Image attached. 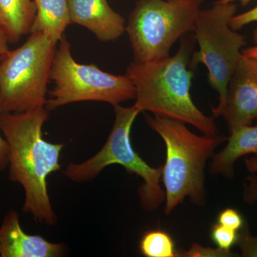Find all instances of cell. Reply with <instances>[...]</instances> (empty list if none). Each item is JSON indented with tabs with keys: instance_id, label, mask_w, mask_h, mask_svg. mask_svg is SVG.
<instances>
[{
	"instance_id": "15",
	"label": "cell",
	"mask_w": 257,
	"mask_h": 257,
	"mask_svg": "<svg viewBox=\"0 0 257 257\" xmlns=\"http://www.w3.org/2000/svg\"><path fill=\"white\" fill-rule=\"evenodd\" d=\"M140 249L147 257H178L175 241L169 233L162 229L145 232L140 240Z\"/></svg>"
},
{
	"instance_id": "23",
	"label": "cell",
	"mask_w": 257,
	"mask_h": 257,
	"mask_svg": "<svg viewBox=\"0 0 257 257\" xmlns=\"http://www.w3.org/2000/svg\"><path fill=\"white\" fill-rule=\"evenodd\" d=\"M253 39L255 42H257V28L255 29L253 32ZM241 54L245 57H251V58L257 59V45L256 46L248 47L243 49Z\"/></svg>"
},
{
	"instance_id": "24",
	"label": "cell",
	"mask_w": 257,
	"mask_h": 257,
	"mask_svg": "<svg viewBox=\"0 0 257 257\" xmlns=\"http://www.w3.org/2000/svg\"><path fill=\"white\" fill-rule=\"evenodd\" d=\"M244 165L246 170L250 173H257V158L256 157L245 158Z\"/></svg>"
},
{
	"instance_id": "13",
	"label": "cell",
	"mask_w": 257,
	"mask_h": 257,
	"mask_svg": "<svg viewBox=\"0 0 257 257\" xmlns=\"http://www.w3.org/2000/svg\"><path fill=\"white\" fill-rule=\"evenodd\" d=\"M36 15L31 32H40L57 44L72 24L68 0H35Z\"/></svg>"
},
{
	"instance_id": "25",
	"label": "cell",
	"mask_w": 257,
	"mask_h": 257,
	"mask_svg": "<svg viewBox=\"0 0 257 257\" xmlns=\"http://www.w3.org/2000/svg\"><path fill=\"white\" fill-rule=\"evenodd\" d=\"M8 43L9 42H8V38L5 36L3 32L0 30V59L9 50Z\"/></svg>"
},
{
	"instance_id": "22",
	"label": "cell",
	"mask_w": 257,
	"mask_h": 257,
	"mask_svg": "<svg viewBox=\"0 0 257 257\" xmlns=\"http://www.w3.org/2000/svg\"><path fill=\"white\" fill-rule=\"evenodd\" d=\"M9 166V146L5 138L0 136V173Z\"/></svg>"
},
{
	"instance_id": "19",
	"label": "cell",
	"mask_w": 257,
	"mask_h": 257,
	"mask_svg": "<svg viewBox=\"0 0 257 257\" xmlns=\"http://www.w3.org/2000/svg\"><path fill=\"white\" fill-rule=\"evenodd\" d=\"M245 222L239 211L232 208H226L217 216V223L235 231H239Z\"/></svg>"
},
{
	"instance_id": "16",
	"label": "cell",
	"mask_w": 257,
	"mask_h": 257,
	"mask_svg": "<svg viewBox=\"0 0 257 257\" xmlns=\"http://www.w3.org/2000/svg\"><path fill=\"white\" fill-rule=\"evenodd\" d=\"M210 237L217 247L229 251L237 242L238 231L216 222L211 226Z\"/></svg>"
},
{
	"instance_id": "5",
	"label": "cell",
	"mask_w": 257,
	"mask_h": 257,
	"mask_svg": "<svg viewBox=\"0 0 257 257\" xmlns=\"http://www.w3.org/2000/svg\"><path fill=\"white\" fill-rule=\"evenodd\" d=\"M56 47L43 34L31 32L22 46L0 59V114L46 105Z\"/></svg>"
},
{
	"instance_id": "6",
	"label": "cell",
	"mask_w": 257,
	"mask_h": 257,
	"mask_svg": "<svg viewBox=\"0 0 257 257\" xmlns=\"http://www.w3.org/2000/svg\"><path fill=\"white\" fill-rule=\"evenodd\" d=\"M203 0H137L126 25L134 61L170 56L179 38L194 32Z\"/></svg>"
},
{
	"instance_id": "1",
	"label": "cell",
	"mask_w": 257,
	"mask_h": 257,
	"mask_svg": "<svg viewBox=\"0 0 257 257\" xmlns=\"http://www.w3.org/2000/svg\"><path fill=\"white\" fill-rule=\"evenodd\" d=\"M50 117L45 106L21 113L0 114V131L9 146V179L25 191L24 212L53 226L57 218L51 204L47 177L60 170L63 144L48 143L42 127Z\"/></svg>"
},
{
	"instance_id": "7",
	"label": "cell",
	"mask_w": 257,
	"mask_h": 257,
	"mask_svg": "<svg viewBox=\"0 0 257 257\" xmlns=\"http://www.w3.org/2000/svg\"><path fill=\"white\" fill-rule=\"evenodd\" d=\"M236 10L234 3L216 1L212 8L200 10L193 32L199 51L192 54L191 67L204 64L209 84L219 94V104L211 107L214 118L222 114L228 84L242 57L241 49L246 45V37L229 26Z\"/></svg>"
},
{
	"instance_id": "20",
	"label": "cell",
	"mask_w": 257,
	"mask_h": 257,
	"mask_svg": "<svg viewBox=\"0 0 257 257\" xmlns=\"http://www.w3.org/2000/svg\"><path fill=\"white\" fill-rule=\"evenodd\" d=\"M255 22H257V5L245 13L235 15L230 21L229 26L232 30L237 31L243 27Z\"/></svg>"
},
{
	"instance_id": "11",
	"label": "cell",
	"mask_w": 257,
	"mask_h": 257,
	"mask_svg": "<svg viewBox=\"0 0 257 257\" xmlns=\"http://www.w3.org/2000/svg\"><path fill=\"white\" fill-rule=\"evenodd\" d=\"M72 24L92 32L99 41L114 42L126 32V21L108 0H68Z\"/></svg>"
},
{
	"instance_id": "17",
	"label": "cell",
	"mask_w": 257,
	"mask_h": 257,
	"mask_svg": "<svg viewBox=\"0 0 257 257\" xmlns=\"http://www.w3.org/2000/svg\"><path fill=\"white\" fill-rule=\"evenodd\" d=\"M178 257H237L239 253L231 250H224L219 247H205L197 243H194L187 250H177Z\"/></svg>"
},
{
	"instance_id": "3",
	"label": "cell",
	"mask_w": 257,
	"mask_h": 257,
	"mask_svg": "<svg viewBox=\"0 0 257 257\" xmlns=\"http://www.w3.org/2000/svg\"><path fill=\"white\" fill-rule=\"evenodd\" d=\"M146 120L165 144L167 156L162 175L165 214L170 215L186 198L199 207L205 205L206 165L216 149L227 138L204 134L200 136L192 133L182 121L157 115L147 116Z\"/></svg>"
},
{
	"instance_id": "12",
	"label": "cell",
	"mask_w": 257,
	"mask_h": 257,
	"mask_svg": "<svg viewBox=\"0 0 257 257\" xmlns=\"http://www.w3.org/2000/svg\"><path fill=\"white\" fill-rule=\"evenodd\" d=\"M229 134L226 146L211 157L209 172L231 179L235 175V163L239 158L248 155L257 158V124L242 126Z\"/></svg>"
},
{
	"instance_id": "18",
	"label": "cell",
	"mask_w": 257,
	"mask_h": 257,
	"mask_svg": "<svg viewBox=\"0 0 257 257\" xmlns=\"http://www.w3.org/2000/svg\"><path fill=\"white\" fill-rule=\"evenodd\" d=\"M236 244L240 248V256L257 257V234L252 236L250 233L247 223L238 231Z\"/></svg>"
},
{
	"instance_id": "8",
	"label": "cell",
	"mask_w": 257,
	"mask_h": 257,
	"mask_svg": "<svg viewBox=\"0 0 257 257\" xmlns=\"http://www.w3.org/2000/svg\"><path fill=\"white\" fill-rule=\"evenodd\" d=\"M56 48L50 79L54 82L45 107L49 111L79 101H102L112 106L136 97L126 75L108 73L93 64H81L72 57L65 35Z\"/></svg>"
},
{
	"instance_id": "26",
	"label": "cell",
	"mask_w": 257,
	"mask_h": 257,
	"mask_svg": "<svg viewBox=\"0 0 257 257\" xmlns=\"http://www.w3.org/2000/svg\"><path fill=\"white\" fill-rule=\"evenodd\" d=\"M252 0H218L217 2L221 3H235V2H239L243 6H246L249 4Z\"/></svg>"
},
{
	"instance_id": "9",
	"label": "cell",
	"mask_w": 257,
	"mask_h": 257,
	"mask_svg": "<svg viewBox=\"0 0 257 257\" xmlns=\"http://www.w3.org/2000/svg\"><path fill=\"white\" fill-rule=\"evenodd\" d=\"M221 116L229 133L257 120V59L242 55L228 84Z\"/></svg>"
},
{
	"instance_id": "4",
	"label": "cell",
	"mask_w": 257,
	"mask_h": 257,
	"mask_svg": "<svg viewBox=\"0 0 257 257\" xmlns=\"http://www.w3.org/2000/svg\"><path fill=\"white\" fill-rule=\"evenodd\" d=\"M113 106L114 125L104 146L85 162L69 164L64 174L73 182H86L95 178L108 166H122L128 173L138 175L143 180L139 188L142 208L144 210L155 211L165 202V190L160 185L163 165L157 168L151 167L134 150L131 131L140 111L134 105Z\"/></svg>"
},
{
	"instance_id": "14",
	"label": "cell",
	"mask_w": 257,
	"mask_h": 257,
	"mask_svg": "<svg viewBox=\"0 0 257 257\" xmlns=\"http://www.w3.org/2000/svg\"><path fill=\"white\" fill-rule=\"evenodd\" d=\"M35 15V0H0V30L9 43L30 33Z\"/></svg>"
},
{
	"instance_id": "2",
	"label": "cell",
	"mask_w": 257,
	"mask_h": 257,
	"mask_svg": "<svg viewBox=\"0 0 257 257\" xmlns=\"http://www.w3.org/2000/svg\"><path fill=\"white\" fill-rule=\"evenodd\" d=\"M192 47L190 40H184L175 55L128 64L125 75L136 91L134 106L140 113L150 111L192 125L204 135H219L214 118L204 114L191 96Z\"/></svg>"
},
{
	"instance_id": "21",
	"label": "cell",
	"mask_w": 257,
	"mask_h": 257,
	"mask_svg": "<svg viewBox=\"0 0 257 257\" xmlns=\"http://www.w3.org/2000/svg\"><path fill=\"white\" fill-rule=\"evenodd\" d=\"M243 199L245 203L253 204L257 202V175L251 173L245 179L243 184Z\"/></svg>"
},
{
	"instance_id": "10",
	"label": "cell",
	"mask_w": 257,
	"mask_h": 257,
	"mask_svg": "<svg viewBox=\"0 0 257 257\" xmlns=\"http://www.w3.org/2000/svg\"><path fill=\"white\" fill-rule=\"evenodd\" d=\"M65 251L62 243H52L40 235L25 233L18 213L10 210L0 226V256L59 257Z\"/></svg>"
}]
</instances>
